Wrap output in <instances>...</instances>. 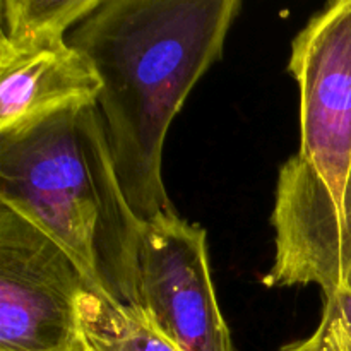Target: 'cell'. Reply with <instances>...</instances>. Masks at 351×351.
Masks as SVG:
<instances>
[{"mask_svg":"<svg viewBox=\"0 0 351 351\" xmlns=\"http://www.w3.org/2000/svg\"><path fill=\"white\" fill-rule=\"evenodd\" d=\"M48 351H89V348L88 345H86L82 335H79L77 338H75L72 343H69V345L60 346V348H55V350H48Z\"/></svg>","mask_w":351,"mask_h":351,"instance_id":"obj_11","label":"cell"},{"mask_svg":"<svg viewBox=\"0 0 351 351\" xmlns=\"http://www.w3.org/2000/svg\"><path fill=\"white\" fill-rule=\"evenodd\" d=\"M89 291L98 290L60 243L0 204V351H48L74 341L79 304Z\"/></svg>","mask_w":351,"mask_h":351,"instance_id":"obj_4","label":"cell"},{"mask_svg":"<svg viewBox=\"0 0 351 351\" xmlns=\"http://www.w3.org/2000/svg\"><path fill=\"white\" fill-rule=\"evenodd\" d=\"M79 329L89 351H180L147 319L141 307L89 291L79 304Z\"/></svg>","mask_w":351,"mask_h":351,"instance_id":"obj_8","label":"cell"},{"mask_svg":"<svg viewBox=\"0 0 351 351\" xmlns=\"http://www.w3.org/2000/svg\"><path fill=\"white\" fill-rule=\"evenodd\" d=\"M300 146L281 167L271 225L269 288L343 285L339 215L351 167V0L315 14L291 43Z\"/></svg>","mask_w":351,"mask_h":351,"instance_id":"obj_3","label":"cell"},{"mask_svg":"<svg viewBox=\"0 0 351 351\" xmlns=\"http://www.w3.org/2000/svg\"><path fill=\"white\" fill-rule=\"evenodd\" d=\"M0 204L60 243L105 297L139 307L143 223L120 187L98 106L0 137Z\"/></svg>","mask_w":351,"mask_h":351,"instance_id":"obj_2","label":"cell"},{"mask_svg":"<svg viewBox=\"0 0 351 351\" xmlns=\"http://www.w3.org/2000/svg\"><path fill=\"white\" fill-rule=\"evenodd\" d=\"M101 91L95 64L71 41L0 55V137L96 106Z\"/></svg>","mask_w":351,"mask_h":351,"instance_id":"obj_6","label":"cell"},{"mask_svg":"<svg viewBox=\"0 0 351 351\" xmlns=\"http://www.w3.org/2000/svg\"><path fill=\"white\" fill-rule=\"evenodd\" d=\"M280 351H351V287L343 283L338 290L326 295L315 331Z\"/></svg>","mask_w":351,"mask_h":351,"instance_id":"obj_9","label":"cell"},{"mask_svg":"<svg viewBox=\"0 0 351 351\" xmlns=\"http://www.w3.org/2000/svg\"><path fill=\"white\" fill-rule=\"evenodd\" d=\"M240 0H101L69 34L103 81L98 106L123 195L141 223L173 215L168 129L221 58Z\"/></svg>","mask_w":351,"mask_h":351,"instance_id":"obj_1","label":"cell"},{"mask_svg":"<svg viewBox=\"0 0 351 351\" xmlns=\"http://www.w3.org/2000/svg\"><path fill=\"white\" fill-rule=\"evenodd\" d=\"M339 269L343 283L351 287V167L339 215Z\"/></svg>","mask_w":351,"mask_h":351,"instance_id":"obj_10","label":"cell"},{"mask_svg":"<svg viewBox=\"0 0 351 351\" xmlns=\"http://www.w3.org/2000/svg\"><path fill=\"white\" fill-rule=\"evenodd\" d=\"M139 297L147 319L180 351H237L211 278L208 233L178 213L143 223Z\"/></svg>","mask_w":351,"mask_h":351,"instance_id":"obj_5","label":"cell"},{"mask_svg":"<svg viewBox=\"0 0 351 351\" xmlns=\"http://www.w3.org/2000/svg\"><path fill=\"white\" fill-rule=\"evenodd\" d=\"M101 0H2L0 55L69 41V34Z\"/></svg>","mask_w":351,"mask_h":351,"instance_id":"obj_7","label":"cell"}]
</instances>
